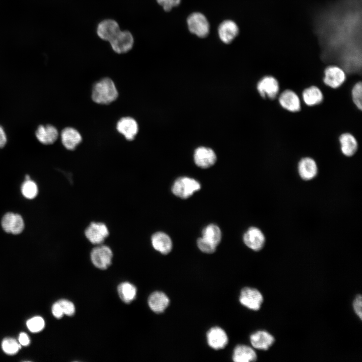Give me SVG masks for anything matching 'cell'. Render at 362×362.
Returning <instances> with one entry per match:
<instances>
[{"label":"cell","instance_id":"41","mask_svg":"<svg viewBox=\"0 0 362 362\" xmlns=\"http://www.w3.org/2000/svg\"><path fill=\"white\" fill-rule=\"evenodd\" d=\"M7 142V137L4 128L0 125V148L4 147Z\"/></svg>","mask_w":362,"mask_h":362},{"label":"cell","instance_id":"18","mask_svg":"<svg viewBox=\"0 0 362 362\" xmlns=\"http://www.w3.org/2000/svg\"><path fill=\"white\" fill-rule=\"evenodd\" d=\"M61 140L64 147L69 150H73L80 143L82 137L75 128L66 127L61 133Z\"/></svg>","mask_w":362,"mask_h":362},{"label":"cell","instance_id":"10","mask_svg":"<svg viewBox=\"0 0 362 362\" xmlns=\"http://www.w3.org/2000/svg\"><path fill=\"white\" fill-rule=\"evenodd\" d=\"M134 41L133 36L130 32L120 30L109 42L114 51L122 54L132 48Z\"/></svg>","mask_w":362,"mask_h":362},{"label":"cell","instance_id":"14","mask_svg":"<svg viewBox=\"0 0 362 362\" xmlns=\"http://www.w3.org/2000/svg\"><path fill=\"white\" fill-rule=\"evenodd\" d=\"M243 241L249 248L255 251H258L264 245L265 237L259 229L252 227L244 233Z\"/></svg>","mask_w":362,"mask_h":362},{"label":"cell","instance_id":"9","mask_svg":"<svg viewBox=\"0 0 362 362\" xmlns=\"http://www.w3.org/2000/svg\"><path fill=\"white\" fill-rule=\"evenodd\" d=\"M239 302L242 305L249 309L258 310L263 302V297L257 290L246 287L241 291Z\"/></svg>","mask_w":362,"mask_h":362},{"label":"cell","instance_id":"7","mask_svg":"<svg viewBox=\"0 0 362 362\" xmlns=\"http://www.w3.org/2000/svg\"><path fill=\"white\" fill-rule=\"evenodd\" d=\"M257 90L263 98H268L273 100L277 96L280 86L278 80L271 75L262 77L257 83Z\"/></svg>","mask_w":362,"mask_h":362},{"label":"cell","instance_id":"15","mask_svg":"<svg viewBox=\"0 0 362 362\" xmlns=\"http://www.w3.org/2000/svg\"><path fill=\"white\" fill-rule=\"evenodd\" d=\"M120 31L118 23L113 19L100 22L97 27V34L102 40L110 41Z\"/></svg>","mask_w":362,"mask_h":362},{"label":"cell","instance_id":"5","mask_svg":"<svg viewBox=\"0 0 362 362\" xmlns=\"http://www.w3.org/2000/svg\"><path fill=\"white\" fill-rule=\"evenodd\" d=\"M200 188V184L196 180L188 177H180L174 182L171 191L176 196L186 199Z\"/></svg>","mask_w":362,"mask_h":362},{"label":"cell","instance_id":"31","mask_svg":"<svg viewBox=\"0 0 362 362\" xmlns=\"http://www.w3.org/2000/svg\"><path fill=\"white\" fill-rule=\"evenodd\" d=\"M362 84L361 81L356 82L351 89L352 101L356 107L359 110L362 109Z\"/></svg>","mask_w":362,"mask_h":362},{"label":"cell","instance_id":"38","mask_svg":"<svg viewBox=\"0 0 362 362\" xmlns=\"http://www.w3.org/2000/svg\"><path fill=\"white\" fill-rule=\"evenodd\" d=\"M353 307L355 314L361 320L362 318V297L358 295L353 302Z\"/></svg>","mask_w":362,"mask_h":362},{"label":"cell","instance_id":"42","mask_svg":"<svg viewBox=\"0 0 362 362\" xmlns=\"http://www.w3.org/2000/svg\"><path fill=\"white\" fill-rule=\"evenodd\" d=\"M25 179L26 180L30 179V176L29 175H26Z\"/></svg>","mask_w":362,"mask_h":362},{"label":"cell","instance_id":"13","mask_svg":"<svg viewBox=\"0 0 362 362\" xmlns=\"http://www.w3.org/2000/svg\"><path fill=\"white\" fill-rule=\"evenodd\" d=\"M116 129L129 141L133 140L138 132V125L136 121L132 117H125L117 122Z\"/></svg>","mask_w":362,"mask_h":362},{"label":"cell","instance_id":"36","mask_svg":"<svg viewBox=\"0 0 362 362\" xmlns=\"http://www.w3.org/2000/svg\"><path fill=\"white\" fill-rule=\"evenodd\" d=\"M15 213H7L2 218L1 224L3 230L7 233H10L12 222Z\"/></svg>","mask_w":362,"mask_h":362},{"label":"cell","instance_id":"24","mask_svg":"<svg viewBox=\"0 0 362 362\" xmlns=\"http://www.w3.org/2000/svg\"><path fill=\"white\" fill-rule=\"evenodd\" d=\"M342 153L346 156L354 154L358 148V143L355 137L350 133H344L339 137Z\"/></svg>","mask_w":362,"mask_h":362},{"label":"cell","instance_id":"25","mask_svg":"<svg viewBox=\"0 0 362 362\" xmlns=\"http://www.w3.org/2000/svg\"><path fill=\"white\" fill-rule=\"evenodd\" d=\"M232 359L235 362L254 361L257 359V355L250 347L245 345H238L234 349Z\"/></svg>","mask_w":362,"mask_h":362},{"label":"cell","instance_id":"40","mask_svg":"<svg viewBox=\"0 0 362 362\" xmlns=\"http://www.w3.org/2000/svg\"><path fill=\"white\" fill-rule=\"evenodd\" d=\"M19 342L20 344L27 346L29 344L30 340L28 335L24 332H21L19 336Z\"/></svg>","mask_w":362,"mask_h":362},{"label":"cell","instance_id":"3","mask_svg":"<svg viewBox=\"0 0 362 362\" xmlns=\"http://www.w3.org/2000/svg\"><path fill=\"white\" fill-rule=\"evenodd\" d=\"M113 257L112 249L103 243L96 245L90 253L92 263L100 269L107 268L112 263Z\"/></svg>","mask_w":362,"mask_h":362},{"label":"cell","instance_id":"26","mask_svg":"<svg viewBox=\"0 0 362 362\" xmlns=\"http://www.w3.org/2000/svg\"><path fill=\"white\" fill-rule=\"evenodd\" d=\"M302 98L305 104L311 107L321 103L323 100V95L319 88L312 85L303 91Z\"/></svg>","mask_w":362,"mask_h":362},{"label":"cell","instance_id":"12","mask_svg":"<svg viewBox=\"0 0 362 362\" xmlns=\"http://www.w3.org/2000/svg\"><path fill=\"white\" fill-rule=\"evenodd\" d=\"M279 103L283 109L290 112H298L301 109L299 96L291 89L285 90L280 94Z\"/></svg>","mask_w":362,"mask_h":362},{"label":"cell","instance_id":"28","mask_svg":"<svg viewBox=\"0 0 362 362\" xmlns=\"http://www.w3.org/2000/svg\"><path fill=\"white\" fill-rule=\"evenodd\" d=\"M202 238L208 243L217 247L221 239V230L217 225L210 224L203 230Z\"/></svg>","mask_w":362,"mask_h":362},{"label":"cell","instance_id":"29","mask_svg":"<svg viewBox=\"0 0 362 362\" xmlns=\"http://www.w3.org/2000/svg\"><path fill=\"white\" fill-rule=\"evenodd\" d=\"M21 192L25 198L30 200L33 199L38 193L37 185L31 179L25 180L22 185Z\"/></svg>","mask_w":362,"mask_h":362},{"label":"cell","instance_id":"16","mask_svg":"<svg viewBox=\"0 0 362 362\" xmlns=\"http://www.w3.org/2000/svg\"><path fill=\"white\" fill-rule=\"evenodd\" d=\"M207 340L208 345L216 350L224 348L228 342L225 331L219 327H212L208 331Z\"/></svg>","mask_w":362,"mask_h":362},{"label":"cell","instance_id":"1","mask_svg":"<svg viewBox=\"0 0 362 362\" xmlns=\"http://www.w3.org/2000/svg\"><path fill=\"white\" fill-rule=\"evenodd\" d=\"M314 25L323 58L349 71L360 69L361 0L335 1L317 14Z\"/></svg>","mask_w":362,"mask_h":362},{"label":"cell","instance_id":"27","mask_svg":"<svg viewBox=\"0 0 362 362\" xmlns=\"http://www.w3.org/2000/svg\"><path fill=\"white\" fill-rule=\"evenodd\" d=\"M117 291L120 298L126 303H130L136 297L137 289L129 282H123L119 284Z\"/></svg>","mask_w":362,"mask_h":362},{"label":"cell","instance_id":"30","mask_svg":"<svg viewBox=\"0 0 362 362\" xmlns=\"http://www.w3.org/2000/svg\"><path fill=\"white\" fill-rule=\"evenodd\" d=\"M2 347L7 354H14L19 351L21 346L14 338L8 337L3 340Z\"/></svg>","mask_w":362,"mask_h":362},{"label":"cell","instance_id":"20","mask_svg":"<svg viewBox=\"0 0 362 362\" xmlns=\"http://www.w3.org/2000/svg\"><path fill=\"white\" fill-rule=\"evenodd\" d=\"M37 139L41 143L49 145L55 142L58 137L56 128L51 125H40L35 132Z\"/></svg>","mask_w":362,"mask_h":362},{"label":"cell","instance_id":"34","mask_svg":"<svg viewBox=\"0 0 362 362\" xmlns=\"http://www.w3.org/2000/svg\"><path fill=\"white\" fill-rule=\"evenodd\" d=\"M60 305L64 314L67 316H72L75 313V308L74 305L71 301L66 299H61L57 301Z\"/></svg>","mask_w":362,"mask_h":362},{"label":"cell","instance_id":"11","mask_svg":"<svg viewBox=\"0 0 362 362\" xmlns=\"http://www.w3.org/2000/svg\"><path fill=\"white\" fill-rule=\"evenodd\" d=\"M194 159L198 166L207 168L214 164L217 157L215 152L211 148L201 146L195 150Z\"/></svg>","mask_w":362,"mask_h":362},{"label":"cell","instance_id":"21","mask_svg":"<svg viewBox=\"0 0 362 362\" xmlns=\"http://www.w3.org/2000/svg\"><path fill=\"white\" fill-rule=\"evenodd\" d=\"M298 172L300 177L304 180L313 179L318 172V167L315 161L309 157L302 158L298 163Z\"/></svg>","mask_w":362,"mask_h":362},{"label":"cell","instance_id":"37","mask_svg":"<svg viewBox=\"0 0 362 362\" xmlns=\"http://www.w3.org/2000/svg\"><path fill=\"white\" fill-rule=\"evenodd\" d=\"M166 12H169L173 8L178 6L181 0H156Z\"/></svg>","mask_w":362,"mask_h":362},{"label":"cell","instance_id":"6","mask_svg":"<svg viewBox=\"0 0 362 362\" xmlns=\"http://www.w3.org/2000/svg\"><path fill=\"white\" fill-rule=\"evenodd\" d=\"M191 33L200 38L207 37L210 32L209 23L204 15L199 12L192 13L187 19Z\"/></svg>","mask_w":362,"mask_h":362},{"label":"cell","instance_id":"2","mask_svg":"<svg viewBox=\"0 0 362 362\" xmlns=\"http://www.w3.org/2000/svg\"><path fill=\"white\" fill-rule=\"evenodd\" d=\"M118 92L114 81L108 77L103 78L93 85L92 99L97 104L107 105L115 101Z\"/></svg>","mask_w":362,"mask_h":362},{"label":"cell","instance_id":"19","mask_svg":"<svg viewBox=\"0 0 362 362\" xmlns=\"http://www.w3.org/2000/svg\"><path fill=\"white\" fill-rule=\"evenodd\" d=\"M151 243L153 248L160 253L166 254L172 249V243L169 236L162 232H157L151 237Z\"/></svg>","mask_w":362,"mask_h":362},{"label":"cell","instance_id":"32","mask_svg":"<svg viewBox=\"0 0 362 362\" xmlns=\"http://www.w3.org/2000/svg\"><path fill=\"white\" fill-rule=\"evenodd\" d=\"M27 326L32 332H38L45 326L44 319L40 316H35L29 319L26 323Z\"/></svg>","mask_w":362,"mask_h":362},{"label":"cell","instance_id":"22","mask_svg":"<svg viewBox=\"0 0 362 362\" xmlns=\"http://www.w3.org/2000/svg\"><path fill=\"white\" fill-rule=\"evenodd\" d=\"M252 346L255 348L267 350L275 342V338L265 331H258L250 336Z\"/></svg>","mask_w":362,"mask_h":362},{"label":"cell","instance_id":"33","mask_svg":"<svg viewBox=\"0 0 362 362\" xmlns=\"http://www.w3.org/2000/svg\"><path fill=\"white\" fill-rule=\"evenodd\" d=\"M24 221L22 217L18 214H14L11 226L10 233L13 234H20L24 229Z\"/></svg>","mask_w":362,"mask_h":362},{"label":"cell","instance_id":"8","mask_svg":"<svg viewBox=\"0 0 362 362\" xmlns=\"http://www.w3.org/2000/svg\"><path fill=\"white\" fill-rule=\"evenodd\" d=\"M346 78V74L343 68L337 65H330L324 71L323 81L327 86L337 88L344 83Z\"/></svg>","mask_w":362,"mask_h":362},{"label":"cell","instance_id":"4","mask_svg":"<svg viewBox=\"0 0 362 362\" xmlns=\"http://www.w3.org/2000/svg\"><path fill=\"white\" fill-rule=\"evenodd\" d=\"M109 234L108 227L102 222H92L84 230L85 237L90 243L95 245L104 243Z\"/></svg>","mask_w":362,"mask_h":362},{"label":"cell","instance_id":"17","mask_svg":"<svg viewBox=\"0 0 362 362\" xmlns=\"http://www.w3.org/2000/svg\"><path fill=\"white\" fill-rule=\"evenodd\" d=\"M218 33L220 40L224 43L230 44L237 36L239 28L233 21L227 20L220 24Z\"/></svg>","mask_w":362,"mask_h":362},{"label":"cell","instance_id":"39","mask_svg":"<svg viewBox=\"0 0 362 362\" xmlns=\"http://www.w3.org/2000/svg\"><path fill=\"white\" fill-rule=\"evenodd\" d=\"M52 312L53 316L57 318H60L64 315L63 311L58 302L52 305Z\"/></svg>","mask_w":362,"mask_h":362},{"label":"cell","instance_id":"35","mask_svg":"<svg viewBox=\"0 0 362 362\" xmlns=\"http://www.w3.org/2000/svg\"><path fill=\"white\" fill-rule=\"evenodd\" d=\"M197 245L200 250L206 253H212L216 249V247L208 243L202 237L198 239Z\"/></svg>","mask_w":362,"mask_h":362},{"label":"cell","instance_id":"23","mask_svg":"<svg viewBox=\"0 0 362 362\" xmlns=\"http://www.w3.org/2000/svg\"><path fill=\"white\" fill-rule=\"evenodd\" d=\"M148 304L152 311L156 313H161L168 307L169 300L164 293L156 291L149 296Z\"/></svg>","mask_w":362,"mask_h":362}]
</instances>
